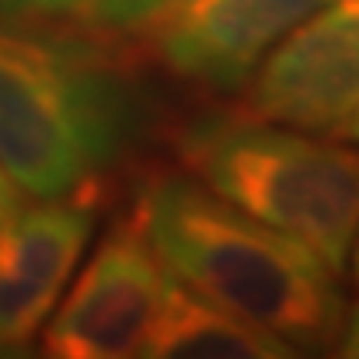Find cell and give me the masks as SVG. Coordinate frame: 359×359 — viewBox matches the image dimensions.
Returning <instances> with one entry per match:
<instances>
[{
	"label": "cell",
	"mask_w": 359,
	"mask_h": 359,
	"mask_svg": "<svg viewBox=\"0 0 359 359\" xmlns=\"http://www.w3.org/2000/svg\"><path fill=\"white\" fill-rule=\"evenodd\" d=\"M147 127V100L103 43L0 20V170L50 200L100 183Z\"/></svg>",
	"instance_id": "cell-1"
},
{
	"label": "cell",
	"mask_w": 359,
	"mask_h": 359,
	"mask_svg": "<svg viewBox=\"0 0 359 359\" xmlns=\"http://www.w3.org/2000/svg\"><path fill=\"white\" fill-rule=\"evenodd\" d=\"M137 213L163 266L293 349H330L346 303L336 273L309 246L236 210L190 173H160Z\"/></svg>",
	"instance_id": "cell-2"
},
{
	"label": "cell",
	"mask_w": 359,
	"mask_h": 359,
	"mask_svg": "<svg viewBox=\"0 0 359 359\" xmlns=\"http://www.w3.org/2000/svg\"><path fill=\"white\" fill-rule=\"evenodd\" d=\"M180 156L236 210L309 246L336 276L359 233V150L257 116H206L180 133Z\"/></svg>",
	"instance_id": "cell-3"
},
{
	"label": "cell",
	"mask_w": 359,
	"mask_h": 359,
	"mask_svg": "<svg viewBox=\"0 0 359 359\" xmlns=\"http://www.w3.org/2000/svg\"><path fill=\"white\" fill-rule=\"evenodd\" d=\"M167 273L133 206V213L107 230L87 269L53 313L50 330L43 333L47 353L57 359L140 356Z\"/></svg>",
	"instance_id": "cell-4"
},
{
	"label": "cell",
	"mask_w": 359,
	"mask_h": 359,
	"mask_svg": "<svg viewBox=\"0 0 359 359\" xmlns=\"http://www.w3.org/2000/svg\"><path fill=\"white\" fill-rule=\"evenodd\" d=\"M359 107V0H330L259 60L243 114L336 137Z\"/></svg>",
	"instance_id": "cell-5"
},
{
	"label": "cell",
	"mask_w": 359,
	"mask_h": 359,
	"mask_svg": "<svg viewBox=\"0 0 359 359\" xmlns=\"http://www.w3.org/2000/svg\"><path fill=\"white\" fill-rule=\"evenodd\" d=\"M100 183L17 203L0 217V353L24 349L40 333L87 250L100 217Z\"/></svg>",
	"instance_id": "cell-6"
},
{
	"label": "cell",
	"mask_w": 359,
	"mask_h": 359,
	"mask_svg": "<svg viewBox=\"0 0 359 359\" xmlns=\"http://www.w3.org/2000/svg\"><path fill=\"white\" fill-rule=\"evenodd\" d=\"M330 0H180L154 24L156 57L183 80L240 90L259 60Z\"/></svg>",
	"instance_id": "cell-7"
},
{
	"label": "cell",
	"mask_w": 359,
	"mask_h": 359,
	"mask_svg": "<svg viewBox=\"0 0 359 359\" xmlns=\"http://www.w3.org/2000/svg\"><path fill=\"white\" fill-rule=\"evenodd\" d=\"M293 349L167 273L140 356L154 359H280Z\"/></svg>",
	"instance_id": "cell-8"
},
{
	"label": "cell",
	"mask_w": 359,
	"mask_h": 359,
	"mask_svg": "<svg viewBox=\"0 0 359 359\" xmlns=\"http://www.w3.org/2000/svg\"><path fill=\"white\" fill-rule=\"evenodd\" d=\"M177 4L180 0H90L87 27H97L107 34H133V30L154 27Z\"/></svg>",
	"instance_id": "cell-9"
},
{
	"label": "cell",
	"mask_w": 359,
	"mask_h": 359,
	"mask_svg": "<svg viewBox=\"0 0 359 359\" xmlns=\"http://www.w3.org/2000/svg\"><path fill=\"white\" fill-rule=\"evenodd\" d=\"M90 0H0V20H24V24H47V20H77L87 24Z\"/></svg>",
	"instance_id": "cell-10"
},
{
	"label": "cell",
	"mask_w": 359,
	"mask_h": 359,
	"mask_svg": "<svg viewBox=\"0 0 359 359\" xmlns=\"http://www.w3.org/2000/svg\"><path fill=\"white\" fill-rule=\"evenodd\" d=\"M336 353L349 359H359V303L346 309L343 316V330H339V339H336Z\"/></svg>",
	"instance_id": "cell-11"
},
{
	"label": "cell",
	"mask_w": 359,
	"mask_h": 359,
	"mask_svg": "<svg viewBox=\"0 0 359 359\" xmlns=\"http://www.w3.org/2000/svg\"><path fill=\"white\" fill-rule=\"evenodd\" d=\"M336 137H343V140H349V143H356V147H359V107H356V114H353L346 123L339 127V133H336Z\"/></svg>",
	"instance_id": "cell-12"
},
{
	"label": "cell",
	"mask_w": 359,
	"mask_h": 359,
	"mask_svg": "<svg viewBox=\"0 0 359 359\" xmlns=\"http://www.w3.org/2000/svg\"><path fill=\"white\" fill-rule=\"evenodd\" d=\"M11 200H13V193H11V187H7V177H4V170H0V217H4V210L11 206Z\"/></svg>",
	"instance_id": "cell-13"
},
{
	"label": "cell",
	"mask_w": 359,
	"mask_h": 359,
	"mask_svg": "<svg viewBox=\"0 0 359 359\" xmlns=\"http://www.w3.org/2000/svg\"><path fill=\"white\" fill-rule=\"evenodd\" d=\"M353 280H356V286H359V233H356V240H353Z\"/></svg>",
	"instance_id": "cell-14"
}]
</instances>
